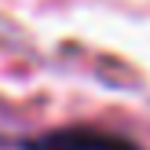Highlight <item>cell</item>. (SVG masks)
I'll list each match as a JSON object with an SVG mask.
<instances>
[{"instance_id":"obj_1","label":"cell","mask_w":150,"mask_h":150,"mask_svg":"<svg viewBox=\"0 0 150 150\" xmlns=\"http://www.w3.org/2000/svg\"><path fill=\"white\" fill-rule=\"evenodd\" d=\"M22 150H143L132 136H121L103 125H62V128L29 136Z\"/></svg>"}]
</instances>
